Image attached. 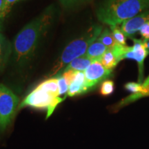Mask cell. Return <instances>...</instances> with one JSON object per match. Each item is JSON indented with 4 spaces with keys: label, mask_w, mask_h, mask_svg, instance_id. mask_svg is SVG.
<instances>
[{
    "label": "cell",
    "mask_w": 149,
    "mask_h": 149,
    "mask_svg": "<svg viewBox=\"0 0 149 149\" xmlns=\"http://www.w3.org/2000/svg\"><path fill=\"white\" fill-rule=\"evenodd\" d=\"M53 9L48 8L24 26L16 35L13 45V57L19 66L32 59L53 21Z\"/></svg>",
    "instance_id": "1"
},
{
    "label": "cell",
    "mask_w": 149,
    "mask_h": 149,
    "mask_svg": "<svg viewBox=\"0 0 149 149\" xmlns=\"http://www.w3.org/2000/svg\"><path fill=\"white\" fill-rule=\"evenodd\" d=\"M149 9V0H103L97 10V17L110 26H118Z\"/></svg>",
    "instance_id": "2"
},
{
    "label": "cell",
    "mask_w": 149,
    "mask_h": 149,
    "mask_svg": "<svg viewBox=\"0 0 149 149\" xmlns=\"http://www.w3.org/2000/svg\"><path fill=\"white\" fill-rule=\"evenodd\" d=\"M102 31V27L100 26H93L81 37L69 43L62 51L59 58L55 63L48 76L53 77L58 74L74 59L84 55L89 46L97 40Z\"/></svg>",
    "instance_id": "3"
},
{
    "label": "cell",
    "mask_w": 149,
    "mask_h": 149,
    "mask_svg": "<svg viewBox=\"0 0 149 149\" xmlns=\"http://www.w3.org/2000/svg\"><path fill=\"white\" fill-rule=\"evenodd\" d=\"M65 98L56 95L38 85L24 98L19 106V109L29 107L36 109H46L47 110L46 118H48Z\"/></svg>",
    "instance_id": "4"
},
{
    "label": "cell",
    "mask_w": 149,
    "mask_h": 149,
    "mask_svg": "<svg viewBox=\"0 0 149 149\" xmlns=\"http://www.w3.org/2000/svg\"><path fill=\"white\" fill-rule=\"evenodd\" d=\"M19 106V99L10 89L0 84V133H3L13 120Z\"/></svg>",
    "instance_id": "5"
},
{
    "label": "cell",
    "mask_w": 149,
    "mask_h": 149,
    "mask_svg": "<svg viewBox=\"0 0 149 149\" xmlns=\"http://www.w3.org/2000/svg\"><path fill=\"white\" fill-rule=\"evenodd\" d=\"M133 46L126 54L124 59H133L138 64V82H144V60L149 54V51L144 45V41L132 37Z\"/></svg>",
    "instance_id": "6"
},
{
    "label": "cell",
    "mask_w": 149,
    "mask_h": 149,
    "mask_svg": "<svg viewBox=\"0 0 149 149\" xmlns=\"http://www.w3.org/2000/svg\"><path fill=\"white\" fill-rule=\"evenodd\" d=\"M113 70L107 69L100 60L93 61L84 71L86 81L89 90H92L98 84L101 83L111 76Z\"/></svg>",
    "instance_id": "7"
},
{
    "label": "cell",
    "mask_w": 149,
    "mask_h": 149,
    "mask_svg": "<svg viewBox=\"0 0 149 149\" xmlns=\"http://www.w3.org/2000/svg\"><path fill=\"white\" fill-rule=\"evenodd\" d=\"M149 22V10H145L134 17L124 22L121 29L126 37L132 38L145 24Z\"/></svg>",
    "instance_id": "8"
},
{
    "label": "cell",
    "mask_w": 149,
    "mask_h": 149,
    "mask_svg": "<svg viewBox=\"0 0 149 149\" xmlns=\"http://www.w3.org/2000/svg\"><path fill=\"white\" fill-rule=\"evenodd\" d=\"M90 91L87 86L84 72H77L74 79L68 86L67 95L74 97L86 93Z\"/></svg>",
    "instance_id": "9"
},
{
    "label": "cell",
    "mask_w": 149,
    "mask_h": 149,
    "mask_svg": "<svg viewBox=\"0 0 149 149\" xmlns=\"http://www.w3.org/2000/svg\"><path fill=\"white\" fill-rule=\"evenodd\" d=\"M13 51V47L4 35L0 33V71L2 70Z\"/></svg>",
    "instance_id": "10"
},
{
    "label": "cell",
    "mask_w": 149,
    "mask_h": 149,
    "mask_svg": "<svg viewBox=\"0 0 149 149\" xmlns=\"http://www.w3.org/2000/svg\"><path fill=\"white\" fill-rule=\"evenodd\" d=\"M93 61H94V60H93V59H91V58L87 57L86 55H84L72 60L64 68V71H65V70H72L76 72H84Z\"/></svg>",
    "instance_id": "11"
},
{
    "label": "cell",
    "mask_w": 149,
    "mask_h": 149,
    "mask_svg": "<svg viewBox=\"0 0 149 149\" xmlns=\"http://www.w3.org/2000/svg\"><path fill=\"white\" fill-rule=\"evenodd\" d=\"M109 49L98 40L92 43L87 49L85 55L93 60H100L104 53Z\"/></svg>",
    "instance_id": "12"
},
{
    "label": "cell",
    "mask_w": 149,
    "mask_h": 149,
    "mask_svg": "<svg viewBox=\"0 0 149 149\" xmlns=\"http://www.w3.org/2000/svg\"><path fill=\"white\" fill-rule=\"evenodd\" d=\"M100 61L105 68L109 70H113V68H115L119 63L111 49L107 50L100 59Z\"/></svg>",
    "instance_id": "13"
},
{
    "label": "cell",
    "mask_w": 149,
    "mask_h": 149,
    "mask_svg": "<svg viewBox=\"0 0 149 149\" xmlns=\"http://www.w3.org/2000/svg\"><path fill=\"white\" fill-rule=\"evenodd\" d=\"M97 40L109 49H111L116 44L111 29H107V28L104 29L102 31L101 34L99 36Z\"/></svg>",
    "instance_id": "14"
},
{
    "label": "cell",
    "mask_w": 149,
    "mask_h": 149,
    "mask_svg": "<svg viewBox=\"0 0 149 149\" xmlns=\"http://www.w3.org/2000/svg\"><path fill=\"white\" fill-rule=\"evenodd\" d=\"M110 29H111L113 38H114L116 44L126 46V37L122 32L121 28H120L119 26H110Z\"/></svg>",
    "instance_id": "15"
},
{
    "label": "cell",
    "mask_w": 149,
    "mask_h": 149,
    "mask_svg": "<svg viewBox=\"0 0 149 149\" xmlns=\"http://www.w3.org/2000/svg\"><path fill=\"white\" fill-rule=\"evenodd\" d=\"M130 48H131V46L120 45V44H116L115 46L111 48V50L115 55L117 61L120 62V61L124 59V57H125L126 54L130 51Z\"/></svg>",
    "instance_id": "16"
},
{
    "label": "cell",
    "mask_w": 149,
    "mask_h": 149,
    "mask_svg": "<svg viewBox=\"0 0 149 149\" xmlns=\"http://www.w3.org/2000/svg\"><path fill=\"white\" fill-rule=\"evenodd\" d=\"M115 84L113 81L110 79H106L102 81L100 86V93L103 96H109L114 92Z\"/></svg>",
    "instance_id": "17"
},
{
    "label": "cell",
    "mask_w": 149,
    "mask_h": 149,
    "mask_svg": "<svg viewBox=\"0 0 149 149\" xmlns=\"http://www.w3.org/2000/svg\"><path fill=\"white\" fill-rule=\"evenodd\" d=\"M124 88L128 92L131 93L132 94H135V93H138L143 92L146 90L147 86H144L142 84L139 82H128L124 85Z\"/></svg>",
    "instance_id": "18"
},
{
    "label": "cell",
    "mask_w": 149,
    "mask_h": 149,
    "mask_svg": "<svg viewBox=\"0 0 149 149\" xmlns=\"http://www.w3.org/2000/svg\"><path fill=\"white\" fill-rule=\"evenodd\" d=\"M57 78V84H58L59 95V97L64 94H67L68 90V84L64 76L61 75Z\"/></svg>",
    "instance_id": "19"
},
{
    "label": "cell",
    "mask_w": 149,
    "mask_h": 149,
    "mask_svg": "<svg viewBox=\"0 0 149 149\" xmlns=\"http://www.w3.org/2000/svg\"><path fill=\"white\" fill-rule=\"evenodd\" d=\"M63 6L66 8H72L84 3L89 0H59Z\"/></svg>",
    "instance_id": "20"
},
{
    "label": "cell",
    "mask_w": 149,
    "mask_h": 149,
    "mask_svg": "<svg viewBox=\"0 0 149 149\" xmlns=\"http://www.w3.org/2000/svg\"><path fill=\"white\" fill-rule=\"evenodd\" d=\"M22 0H3V17L5 18V17L8 15L10 12L13 6L18 3L19 1H21Z\"/></svg>",
    "instance_id": "21"
},
{
    "label": "cell",
    "mask_w": 149,
    "mask_h": 149,
    "mask_svg": "<svg viewBox=\"0 0 149 149\" xmlns=\"http://www.w3.org/2000/svg\"><path fill=\"white\" fill-rule=\"evenodd\" d=\"M76 71H74V70H65V71L63 72L62 75L64 76V77L66 79L67 83H68V86L70 84V83L72 82V80L74 79V76L76 74Z\"/></svg>",
    "instance_id": "22"
},
{
    "label": "cell",
    "mask_w": 149,
    "mask_h": 149,
    "mask_svg": "<svg viewBox=\"0 0 149 149\" xmlns=\"http://www.w3.org/2000/svg\"><path fill=\"white\" fill-rule=\"evenodd\" d=\"M141 36L144 38V40H149V22H147L139 30Z\"/></svg>",
    "instance_id": "23"
},
{
    "label": "cell",
    "mask_w": 149,
    "mask_h": 149,
    "mask_svg": "<svg viewBox=\"0 0 149 149\" xmlns=\"http://www.w3.org/2000/svg\"><path fill=\"white\" fill-rule=\"evenodd\" d=\"M3 10V0H0V17L1 18H3L2 16Z\"/></svg>",
    "instance_id": "24"
},
{
    "label": "cell",
    "mask_w": 149,
    "mask_h": 149,
    "mask_svg": "<svg viewBox=\"0 0 149 149\" xmlns=\"http://www.w3.org/2000/svg\"><path fill=\"white\" fill-rule=\"evenodd\" d=\"M143 41H144V45H145V46H146V48L149 51V40H143Z\"/></svg>",
    "instance_id": "25"
},
{
    "label": "cell",
    "mask_w": 149,
    "mask_h": 149,
    "mask_svg": "<svg viewBox=\"0 0 149 149\" xmlns=\"http://www.w3.org/2000/svg\"><path fill=\"white\" fill-rule=\"evenodd\" d=\"M142 84L144 85V86H148V85H149V75H148V77H147L146 79L144 80V82L142 83Z\"/></svg>",
    "instance_id": "26"
},
{
    "label": "cell",
    "mask_w": 149,
    "mask_h": 149,
    "mask_svg": "<svg viewBox=\"0 0 149 149\" xmlns=\"http://www.w3.org/2000/svg\"><path fill=\"white\" fill-rule=\"evenodd\" d=\"M3 19H4L3 18L0 17V31H1V29H2V23H3Z\"/></svg>",
    "instance_id": "27"
}]
</instances>
